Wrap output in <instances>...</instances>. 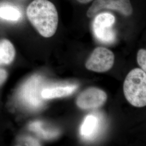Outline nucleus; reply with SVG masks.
Instances as JSON below:
<instances>
[{
	"label": "nucleus",
	"mask_w": 146,
	"mask_h": 146,
	"mask_svg": "<svg viewBox=\"0 0 146 146\" xmlns=\"http://www.w3.org/2000/svg\"><path fill=\"white\" fill-rule=\"evenodd\" d=\"M26 15L31 25L43 37L49 38L56 33L58 15L56 7L49 0H34L27 7Z\"/></svg>",
	"instance_id": "f257e3e1"
},
{
	"label": "nucleus",
	"mask_w": 146,
	"mask_h": 146,
	"mask_svg": "<svg viewBox=\"0 0 146 146\" xmlns=\"http://www.w3.org/2000/svg\"><path fill=\"white\" fill-rule=\"evenodd\" d=\"M125 99L133 106L143 107L146 104V74L140 68L131 70L123 84Z\"/></svg>",
	"instance_id": "f03ea898"
},
{
	"label": "nucleus",
	"mask_w": 146,
	"mask_h": 146,
	"mask_svg": "<svg viewBox=\"0 0 146 146\" xmlns=\"http://www.w3.org/2000/svg\"><path fill=\"white\" fill-rule=\"evenodd\" d=\"M43 79L41 76L31 77L24 84L20 92V98L22 102L31 109H38L43 104L41 96Z\"/></svg>",
	"instance_id": "7ed1b4c3"
},
{
	"label": "nucleus",
	"mask_w": 146,
	"mask_h": 146,
	"mask_svg": "<svg viewBox=\"0 0 146 146\" xmlns=\"http://www.w3.org/2000/svg\"><path fill=\"white\" fill-rule=\"evenodd\" d=\"M115 21V17L109 13L99 14L96 16L93 23V29L98 40L106 43L114 42L116 35L113 26Z\"/></svg>",
	"instance_id": "20e7f679"
},
{
	"label": "nucleus",
	"mask_w": 146,
	"mask_h": 146,
	"mask_svg": "<svg viewBox=\"0 0 146 146\" xmlns=\"http://www.w3.org/2000/svg\"><path fill=\"white\" fill-rule=\"evenodd\" d=\"M114 54L104 47L96 48L86 63V67L89 70L104 73L113 67L114 63Z\"/></svg>",
	"instance_id": "39448f33"
},
{
	"label": "nucleus",
	"mask_w": 146,
	"mask_h": 146,
	"mask_svg": "<svg viewBox=\"0 0 146 146\" xmlns=\"http://www.w3.org/2000/svg\"><path fill=\"white\" fill-rule=\"evenodd\" d=\"M104 9L116 11L126 16H129L133 13L130 0H95L89 8L87 15L90 18L94 17L100 11Z\"/></svg>",
	"instance_id": "423d86ee"
},
{
	"label": "nucleus",
	"mask_w": 146,
	"mask_h": 146,
	"mask_svg": "<svg viewBox=\"0 0 146 146\" xmlns=\"http://www.w3.org/2000/svg\"><path fill=\"white\" fill-rule=\"evenodd\" d=\"M107 98V94L104 91L94 87L90 88L78 95L76 104L83 110L95 109L104 105Z\"/></svg>",
	"instance_id": "0eeeda50"
},
{
	"label": "nucleus",
	"mask_w": 146,
	"mask_h": 146,
	"mask_svg": "<svg viewBox=\"0 0 146 146\" xmlns=\"http://www.w3.org/2000/svg\"><path fill=\"white\" fill-rule=\"evenodd\" d=\"M78 87L76 85L58 86L42 89L41 96L44 99H51L67 96L73 93Z\"/></svg>",
	"instance_id": "6e6552de"
},
{
	"label": "nucleus",
	"mask_w": 146,
	"mask_h": 146,
	"mask_svg": "<svg viewBox=\"0 0 146 146\" xmlns=\"http://www.w3.org/2000/svg\"><path fill=\"white\" fill-rule=\"evenodd\" d=\"M15 55V48L10 40L7 38L0 40V65L11 64Z\"/></svg>",
	"instance_id": "1a4fd4ad"
},
{
	"label": "nucleus",
	"mask_w": 146,
	"mask_h": 146,
	"mask_svg": "<svg viewBox=\"0 0 146 146\" xmlns=\"http://www.w3.org/2000/svg\"><path fill=\"white\" fill-rule=\"evenodd\" d=\"M100 122L98 117L95 115H89L86 117L81 127V134L84 137L92 138L96 135Z\"/></svg>",
	"instance_id": "9d476101"
},
{
	"label": "nucleus",
	"mask_w": 146,
	"mask_h": 146,
	"mask_svg": "<svg viewBox=\"0 0 146 146\" xmlns=\"http://www.w3.org/2000/svg\"><path fill=\"white\" fill-rule=\"evenodd\" d=\"M29 128L31 131L36 133L37 135L44 139H52L59 135L60 132L57 129H50L46 128L44 124L41 121H35L29 125Z\"/></svg>",
	"instance_id": "9b49d317"
},
{
	"label": "nucleus",
	"mask_w": 146,
	"mask_h": 146,
	"mask_svg": "<svg viewBox=\"0 0 146 146\" xmlns=\"http://www.w3.org/2000/svg\"><path fill=\"white\" fill-rule=\"evenodd\" d=\"M0 17L7 20L17 21L21 17L19 10L13 7H0Z\"/></svg>",
	"instance_id": "f8f14e48"
},
{
	"label": "nucleus",
	"mask_w": 146,
	"mask_h": 146,
	"mask_svg": "<svg viewBox=\"0 0 146 146\" xmlns=\"http://www.w3.org/2000/svg\"><path fill=\"white\" fill-rule=\"evenodd\" d=\"M137 60L138 64L142 69L146 72V50L141 49L139 50L137 55Z\"/></svg>",
	"instance_id": "ddd939ff"
},
{
	"label": "nucleus",
	"mask_w": 146,
	"mask_h": 146,
	"mask_svg": "<svg viewBox=\"0 0 146 146\" xmlns=\"http://www.w3.org/2000/svg\"><path fill=\"white\" fill-rule=\"evenodd\" d=\"M20 145L24 146H40V143L36 139L31 137H25L20 140Z\"/></svg>",
	"instance_id": "4468645a"
},
{
	"label": "nucleus",
	"mask_w": 146,
	"mask_h": 146,
	"mask_svg": "<svg viewBox=\"0 0 146 146\" xmlns=\"http://www.w3.org/2000/svg\"><path fill=\"white\" fill-rule=\"evenodd\" d=\"M8 74L7 72L2 68H0V86L3 84L8 78Z\"/></svg>",
	"instance_id": "2eb2a0df"
},
{
	"label": "nucleus",
	"mask_w": 146,
	"mask_h": 146,
	"mask_svg": "<svg viewBox=\"0 0 146 146\" xmlns=\"http://www.w3.org/2000/svg\"><path fill=\"white\" fill-rule=\"evenodd\" d=\"M77 1H78V2H80L81 3L85 4V3H87L91 2L93 0H77Z\"/></svg>",
	"instance_id": "dca6fc26"
}]
</instances>
